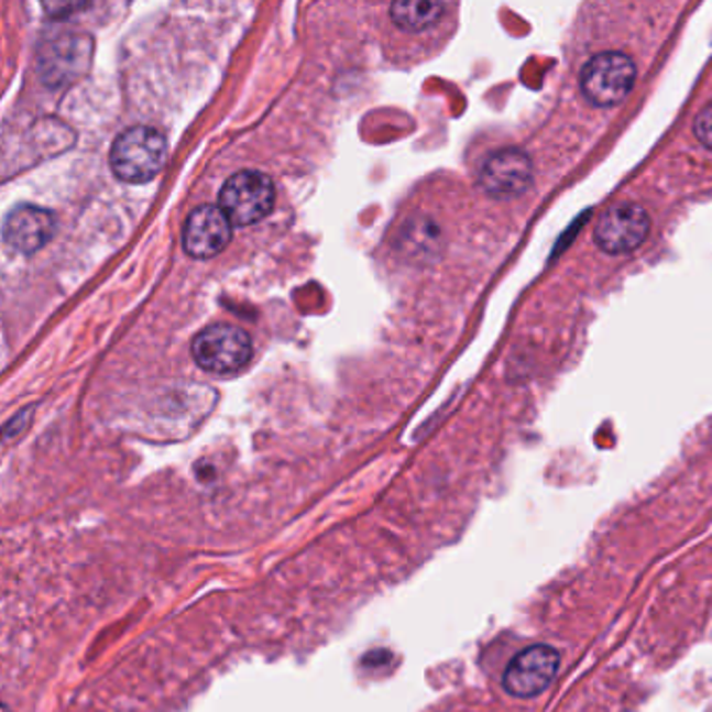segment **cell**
<instances>
[{
  "label": "cell",
  "mask_w": 712,
  "mask_h": 712,
  "mask_svg": "<svg viewBox=\"0 0 712 712\" xmlns=\"http://www.w3.org/2000/svg\"><path fill=\"white\" fill-rule=\"evenodd\" d=\"M167 157L165 136L157 128L136 125L116 139L109 153L113 174L130 184L153 180L162 172Z\"/></svg>",
  "instance_id": "obj_1"
},
{
  "label": "cell",
  "mask_w": 712,
  "mask_h": 712,
  "mask_svg": "<svg viewBox=\"0 0 712 712\" xmlns=\"http://www.w3.org/2000/svg\"><path fill=\"white\" fill-rule=\"evenodd\" d=\"M637 78V67L629 55L604 51L593 55L581 72V90L595 107H612L625 101Z\"/></svg>",
  "instance_id": "obj_2"
},
{
  "label": "cell",
  "mask_w": 712,
  "mask_h": 712,
  "mask_svg": "<svg viewBox=\"0 0 712 712\" xmlns=\"http://www.w3.org/2000/svg\"><path fill=\"white\" fill-rule=\"evenodd\" d=\"M274 199V183L262 172L244 169L226 180L220 207L232 226H251L262 222L272 211Z\"/></svg>",
  "instance_id": "obj_3"
},
{
  "label": "cell",
  "mask_w": 712,
  "mask_h": 712,
  "mask_svg": "<svg viewBox=\"0 0 712 712\" xmlns=\"http://www.w3.org/2000/svg\"><path fill=\"white\" fill-rule=\"evenodd\" d=\"M249 335L230 325H211L193 341V358L205 372L232 374L251 360Z\"/></svg>",
  "instance_id": "obj_4"
},
{
  "label": "cell",
  "mask_w": 712,
  "mask_h": 712,
  "mask_svg": "<svg viewBox=\"0 0 712 712\" xmlns=\"http://www.w3.org/2000/svg\"><path fill=\"white\" fill-rule=\"evenodd\" d=\"M650 232V216L637 204L614 205L598 220L593 239L611 255H625L642 247Z\"/></svg>",
  "instance_id": "obj_5"
},
{
  "label": "cell",
  "mask_w": 712,
  "mask_h": 712,
  "mask_svg": "<svg viewBox=\"0 0 712 712\" xmlns=\"http://www.w3.org/2000/svg\"><path fill=\"white\" fill-rule=\"evenodd\" d=\"M479 184L495 199H514L525 195L533 184V163L518 149H502L489 155L479 172Z\"/></svg>",
  "instance_id": "obj_6"
},
{
  "label": "cell",
  "mask_w": 712,
  "mask_h": 712,
  "mask_svg": "<svg viewBox=\"0 0 712 712\" xmlns=\"http://www.w3.org/2000/svg\"><path fill=\"white\" fill-rule=\"evenodd\" d=\"M560 667V656L550 646H530L510 660L504 672V690L516 698L544 692Z\"/></svg>",
  "instance_id": "obj_7"
},
{
  "label": "cell",
  "mask_w": 712,
  "mask_h": 712,
  "mask_svg": "<svg viewBox=\"0 0 712 712\" xmlns=\"http://www.w3.org/2000/svg\"><path fill=\"white\" fill-rule=\"evenodd\" d=\"M232 239V222L222 207H197L184 226V251L195 260H209L224 251Z\"/></svg>",
  "instance_id": "obj_8"
},
{
  "label": "cell",
  "mask_w": 712,
  "mask_h": 712,
  "mask_svg": "<svg viewBox=\"0 0 712 712\" xmlns=\"http://www.w3.org/2000/svg\"><path fill=\"white\" fill-rule=\"evenodd\" d=\"M55 234V216L36 205L15 207L4 222V243L20 253H36Z\"/></svg>",
  "instance_id": "obj_9"
},
{
  "label": "cell",
  "mask_w": 712,
  "mask_h": 712,
  "mask_svg": "<svg viewBox=\"0 0 712 712\" xmlns=\"http://www.w3.org/2000/svg\"><path fill=\"white\" fill-rule=\"evenodd\" d=\"M443 13H446L443 2L418 0V2H395L391 7L393 21L399 28L412 30V32H420V30H427L430 25H435L443 18Z\"/></svg>",
  "instance_id": "obj_10"
},
{
  "label": "cell",
  "mask_w": 712,
  "mask_h": 712,
  "mask_svg": "<svg viewBox=\"0 0 712 712\" xmlns=\"http://www.w3.org/2000/svg\"><path fill=\"white\" fill-rule=\"evenodd\" d=\"M693 134L700 143L712 151V102H709L693 120Z\"/></svg>",
  "instance_id": "obj_11"
}]
</instances>
